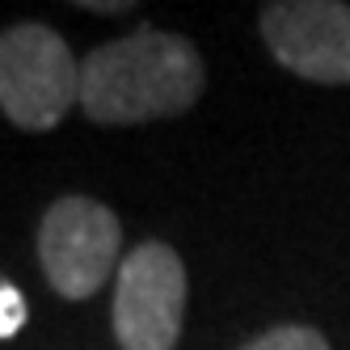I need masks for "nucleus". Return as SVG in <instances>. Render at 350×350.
Masks as SVG:
<instances>
[{
  "label": "nucleus",
  "mask_w": 350,
  "mask_h": 350,
  "mask_svg": "<svg viewBox=\"0 0 350 350\" xmlns=\"http://www.w3.org/2000/svg\"><path fill=\"white\" fill-rule=\"evenodd\" d=\"M203 93V59L182 34L144 26L81 59V106L102 127L182 114Z\"/></svg>",
  "instance_id": "nucleus-1"
},
{
  "label": "nucleus",
  "mask_w": 350,
  "mask_h": 350,
  "mask_svg": "<svg viewBox=\"0 0 350 350\" xmlns=\"http://www.w3.org/2000/svg\"><path fill=\"white\" fill-rule=\"evenodd\" d=\"M72 102H81V64L51 26L21 21L0 34V110L13 127L51 131Z\"/></svg>",
  "instance_id": "nucleus-2"
},
{
  "label": "nucleus",
  "mask_w": 350,
  "mask_h": 350,
  "mask_svg": "<svg viewBox=\"0 0 350 350\" xmlns=\"http://www.w3.org/2000/svg\"><path fill=\"white\" fill-rule=\"evenodd\" d=\"M186 270L161 241H144L118 266L114 338L122 350H173L182 338Z\"/></svg>",
  "instance_id": "nucleus-3"
},
{
  "label": "nucleus",
  "mask_w": 350,
  "mask_h": 350,
  "mask_svg": "<svg viewBox=\"0 0 350 350\" xmlns=\"http://www.w3.org/2000/svg\"><path fill=\"white\" fill-rule=\"evenodd\" d=\"M118 241L122 232L110 207L85 194H68L42 215L38 262L64 299H89L114 270Z\"/></svg>",
  "instance_id": "nucleus-4"
},
{
  "label": "nucleus",
  "mask_w": 350,
  "mask_h": 350,
  "mask_svg": "<svg viewBox=\"0 0 350 350\" xmlns=\"http://www.w3.org/2000/svg\"><path fill=\"white\" fill-rule=\"evenodd\" d=\"M262 38L283 68L317 85H350V5L279 0L262 9Z\"/></svg>",
  "instance_id": "nucleus-5"
},
{
  "label": "nucleus",
  "mask_w": 350,
  "mask_h": 350,
  "mask_svg": "<svg viewBox=\"0 0 350 350\" xmlns=\"http://www.w3.org/2000/svg\"><path fill=\"white\" fill-rule=\"evenodd\" d=\"M245 350H329V342L308 325H279V329L254 338Z\"/></svg>",
  "instance_id": "nucleus-6"
},
{
  "label": "nucleus",
  "mask_w": 350,
  "mask_h": 350,
  "mask_svg": "<svg viewBox=\"0 0 350 350\" xmlns=\"http://www.w3.org/2000/svg\"><path fill=\"white\" fill-rule=\"evenodd\" d=\"M26 325V299L13 283H0V338H13Z\"/></svg>",
  "instance_id": "nucleus-7"
},
{
  "label": "nucleus",
  "mask_w": 350,
  "mask_h": 350,
  "mask_svg": "<svg viewBox=\"0 0 350 350\" xmlns=\"http://www.w3.org/2000/svg\"><path fill=\"white\" fill-rule=\"evenodd\" d=\"M81 9H89V13H127L131 5L127 0H118V5H110V0H89V5H81Z\"/></svg>",
  "instance_id": "nucleus-8"
}]
</instances>
